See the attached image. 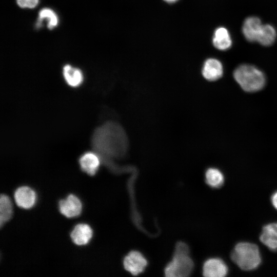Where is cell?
<instances>
[{
  "label": "cell",
  "instance_id": "obj_1",
  "mask_svg": "<svg viewBox=\"0 0 277 277\" xmlns=\"http://www.w3.org/2000/svg\"><path fill=\"white\" fill-rule=\"evenodd\" d=\"M230 256L232 261L244 271L255 269L262 261L258 246L249 242H243L236 244Z\"/></svg>",
  "mask_w": 277,
  "mask_h": 277
},
{
  "label": "cell",
  "instance_id": "obj_2",
  "mask_svg": "<svg viewBox=\"0 0 277 277\" xmlns=\"http://www.w3.org/2000/svg\"><path fill=\"white\" fill-rule=\"evenodd\" d=\"M236 82L245 91L253 92L260 90L265 85L264 73L258 68L249 65H242L234 71Z\"/></svg>",
  "mask_w": 277,
  "mask_h": 277
},
{
  "label": "cell",
  "instance_id": "obj_3",
  "mask_svg": "<svg viewBox=\"0 0 277 277\" xmlns=\"http://www.w3.org/2000/svg\"><path fill=\"white\" fill-rule=\"evenodd\" d=\"M193 268V262L189 254L188 247L180 242L176 245L172 260L165 267V275L169 277L188 276Z\"/></svg>",
  "mask_w": 277,
  "mask_h": 277
},
{
  "label": "cell",
  "instance_id": "obj_4",
  "mask_svg": "<svg viewBox=\"0 0 277 277\" xmlns=\"http://www.w3.org/2000/svg\"><path fill=\"white\" fill-rule=\"evenodd\" d=\"M123 265L128 272L136 275L144 271L147 265V261L140 252L131 251L124 258Z\"/></svg>",
  "mask_w": 277,
  "mask_h": 277
},
{
  "label": "cell",
  "instance_id": "obj_5",
  "mask_svg": "<svg viewBox=\"0 0 277 277\" xmlns=\"http://www.w3.org/2000/svg\"><path fill=\"white\" fill-rule=\"evenodd\" d=\"M228 272L226 264L221 259L212 258L207 260L203 266V274L207 277H224Z\"/></svg>",
  "mask_w": 277,
  "mask_h": 277
},
{
  "label": "cell",
  "instance_id": "obj_6",
  "mask_svg": "<svg viewBox=\"0 0 277 277\" xmlns=\"http://www.w3.org/2000/svg\"><path fill=\"white\" fill-rule=\"evenodd\" d=\"M58 208L62 214L66 217L72 218L81 214L82 204L76 196L70 194L66 199L59 202Z\"/></svg>",
  "mask_w": 277,
  "mask_h": 277
},
{
  "label": "cell",
  "instance_id": "obj_7",
  "mask_svg": "<svg viewBox=\"0 0 277 277\" xmlns=\"http://www.w3.org/2000/svg\"><path fill=\"white\" fill-rule=\"evenodd\" d=\"M14 199L18 207L28 209L32 208L35 204L36 195L35 191L31 188L22 186L15 191Z\"/></svg>",
  "mask_w": 277,
  "mask_h": 277
},
{
  "label": "cell",
  "instance_id": "obj_8",
  "mask_svg": "<svg viewBox=\"0 0 277 277\" xmlns=\"http://www.w3.org/2000/svg\"><path fill=\"white\" fill-rule=\"evenodd\" d=\"M79 164L83 171L89 175H94L98 169L100 159L97 154L88 151L80 157Z\"/></svg>",
  "mask_w": 277,
  "mask_h": 277
},
{
  "label": "cell",
  "instance_id": "obj_9",
  "mask_svg": "<svg viewBox=\"0 0 277 277\" xmlns=\"http://www.w3.org/2000/svg\"><path fill=\"white\" fill-rule=\"evenodd\" d=\"M93 235L90 226L86 224L76 225L71 231L70 236L72 242L78 246L87 244Z\"/></svg>",
  "mask_w": 277,
  "mask_h": 277
},
{
  "label": "cell",
  "instance_id": "obj_10",
  "mask_svg": "<svg viewBox=\"0 0 277 277\" xmlns=\"http://www.w3.org/2000/svg\"><path fill=\"white\" fill-rule=\"evenodd\" d=\"M222 63L215 58L207 60L203 67L202 74L207 80L214 81L219 79L223 75Z\"/></svg>",
  "mask_w": 277,
  "mask_h": 277
},
{
  "label": "cell",
  "instance_id": "obj_11",
  "mask_svg": "<svg viewBox=\"0 0 277 277\" xmlns=\"http://www.w3.org/2000/svg\"><path fill=\"white\" fill-rule=\"evenodd\" d=\"M262 26L258 17L251 16L247 18L242 28L243 34L246 39L249 42L256 41Z\"/></svg>",
  "mask_w": 277,
  "mask_h": 277
},
{
  "label": "cell",
  "instance_id": "obj_12",
  "mask_svg": "<svg viewBox=\"0 0 277 277\" xmlns=\"http://www.w3.org/2000/svg\"><path fill=\"white\" fill-rule=\"evenodd\" d=\"M63 74L67 84L72 87H77L83 82V75L81 70L70 65L63 67Z\"/></svg>",
  "mask_w": 277,
  "mask_h": 277
},
{
  "label": "cell",
  "instance_id": "obj_13",
  "mask_svg": "<svg viewBox=\"0 0 277 277\" xmlns=\"http://www.w3.org/2000/svg\"><path fill=\"white\" fill-rule=\"evenodd\" d=\"M212 41L214 46L221 50L229 49L232 44L228 31L226 28L222 27L215 30Z\"/></svg>",
  "mask_w": 277,
  "mask_h": 277
},
{
  "label": "cell",
  "instance_id": "obj_14",
  "mask_svg": "<svg viewBox=\"0 0 277 277\" xmlns=\"http://www.w3.org/2000/svg\"><path fill=\"white\" fill-rule=\"evenodd\" d=\"M44 20L47 21V27L49 29H53L58 23V18L55 12L53 10L48 8H43L39 12L38 19L36 23L37 28L42 26Z\"/></svg>",
  "mask_w": 277,
  "mask_h": 277
},
{
  "label": "cell",
  "instance_id": "obj_15",
  "mask_svg": "<svg viewBox=\"0 0 277 277\" xmlns=\"http://www.w3.org/2000/svg\"><path fill=\"white\" fill-rule=\"evenodd\" d=\"M276 35L275 30L272 26L262 25L256 41L263 46H270L274 43Z\"/></svg>",
  "mask_w": 277,
  "mask_h": 277
},
{
  "label": "cell",
  "instance_id": "obj_16",
  "mask_svg": "<svg viewBox=\"0 0 277 277\" xmlns=\"http://www.w3.org/2000/svg\"><path fill=\"white\" fill-rule=\"evenodd\" d=\"M12 212V204L10 199L6 194H2L0 197L1 226L10 219Z\"/></svg>",
  "mask_w": 277,
  "mask_h": 277
},
{
  "label": "cell",
  "instance_id": "obj_17",
  "mask_svg": "<svg viewBox=\"0 0 277 277\" xmlns=\"http://www.w3.org/2000/svg\"><path fill=\"white\" fill-rule=\"evenodd\" d=\"M206 183L211 187L218 188L224 183V176L222 172L217 168H210L205 173Z\"/></svg>",
  "mask_w": 277,
  "mask_h": 277
},
{
  "label": "cell",
  "instance_id": "obj_18",
  "mask_svg": "<svg viewBox=\"0 0 277 277\" xmlns=\"http://www.w3.org/2000/svg\"><path fill=\"white\" fill-rule=\"evenodd\" d=\"M260 240L271 251H277V238L270 232L263 230L260 236Z\"/></svg>",
  "mask_w": 277,
  "mask_h": 277
},
{
  "label": "cell",
  "instance_id": "obj_19",
  "mask_svg": "<svg viewBox=\"0 0 277 277\" xmlns=\"http://www.w3.org/2000/svg\"><path fill=\"white\" fill-rule=\"evenodd\" d=\"M39 0H16L17 4L23 8H33L38 3Z\"/></svg>",
  "mask_w": 277,
  "mask_h": 277
},
{
  "label": "cell",
  "instance_id": "obj_20",
  "mask_svg": "<svg viewBox=\"0 0 277 277\" xmlns=\"http://www.w3.org/2000/svg\"><path fill=\"white\" fill-rule=\"evenodd\" d=\"M262 230L270 232L277 238V223L268 224L263 227Z\"/></svg>",
  "mask_w": 277,
  "mask_h": 277
},
{
  "label": "cell",
  "instance_id": "obj_21",
  "mask_svg": "<svg viewBox=\"0 0 277 277\" xmlns=\"http://www.w3.org/2000/svg\"><path fill=\"white\" fill-rule=\"evenodd\" d=\"M271 201L273 206L277 210V191L272 194Z\"/></svg>",
  "mask_w": 277,
  "mask_h": 277
},
{
  "label": "cell",
  "instance_id": "obj_22",
  "mask_svg": "<svg viewBox=\"0 0 277 277\" xmlns=\"http://www.w3.org/2000/svg\"><path fill=\"white\" fill-rule=\"evenodd\" d=\"M164 1L168 3H173V2H175L177 0H164Z\"/></svg>",
  "mask_w": 277,
  "mask_h": 277
}]
</instances>
